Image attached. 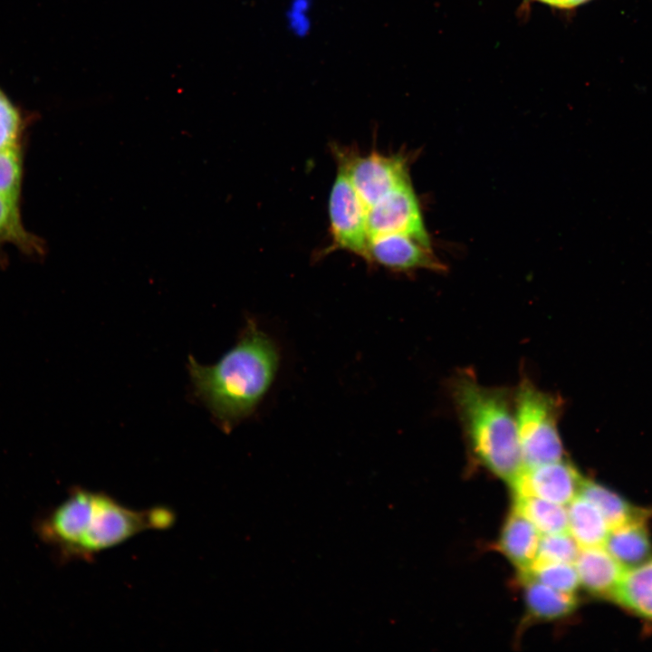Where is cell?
<instances>
[{
    "mask_svg": "<svg viewBox=\"0 0 652 652\" xmlns=\"http://www.w3.org/2000/svg\"><path fill=\"white\" fill-rule=\"evenodd\" d=\"M580 494L600 511L610 529L632 521L645 519L644 511L632 506L616 493L595 482L584 479Z\"/></svg>",
    "mask_w": 652,
    "mask_h": 652,
    "instance_id": "obj_17",
    "label": "cell"
},
{
    "mask_svg": "<svg viewBox=\"0 0 652 652\" xmlns=\"http://www.w3.org/2000/svg\"><path fill=\"white\" fill-rule=\"evenodd\" d=\"M574 566L580 585L592 595L609 599L626 570L604 546L580 548Z\"/></svg>",
    "mask_w": 652,
    "mask_h": 652,
    "instance_id": "obj_10",
    "label": "cell"
},
{
    "mask_svg": "<svg viewBox=\"0 0 652 652\" xmlns=\"http://www.w3.org/2000/svg\"><path fill=\"white\" fill-rule=\"evenodd\" d=\"M604 547L626 570L646 561L652 553L651 541L644 520L611 528Z\"/></svg>",
    "mask_w": 652,
    "mask_h": 652,
    "instance_id": "obj_13",
    "label": "cell"
},
{
    "mask_svg": "<svg viewBox=\"0 0 652 652\" xmlns=\"http://www.w3.org/2000/svg\"><path fill=\"white\" fill-rule=\"evenodd\" d=\"M333 152L338 168L346 175L367 208L410 180L408 158L401 154L371 152L360 155L336 146Z\"/></svg>",
    "mask_w": 652,
    "mask_h": 652,
    "instance_id": "obj_5",
    "label": "cell"
},
{
    "mask_svg": "<svg viewBox=\"0 0 652 652\" xmlns=\"http://www.w3.org/2000/svg\"><path fill=\"white\" fill-rule=\"evenodd\" d=\"M541 534L527 518L513 509L503 526L498 547L519 571L524 570L536 560Z\"/></svg>",
    "mask_w": 652,
    "mask_h": 652,
    "instance_id": "obj_11",
    "label": "cell"
},
{
    "mask_svg": "<svg viewBox=\"0 0 652 652\" xmlns=\"http://www.w3.org/2000/svg\"><path fill=\"white\" fill-rule=\"evenodd\" d=\"M450 391L472 455L510 484L523 468L513 393L506 388L484 386L466 370L453 378Z\"/></svg>",
    "mask_w": 652,
    "mask_h": 652,
    "instance_id": "obj_3",
    "label": "cell"
},
{
    "mask_svg": "<svg viewBox=\"0 0 652 652\" xmlns=\"http://www.w3.org/2000/svg\"><path fill=\"white\" fill-rule=\"evenodd\" d=\"M583 481L574 465L562 459L523 466L510 485L514 495L534 496L565 505L580 494Z\"/></svg>",
    "mask_w": 652,
    "mask_h": 652,
    "instance_id": "obj_8",
    "label": "cell"
},
{
    "mask_svg": "<svg viewBox=\"0 0 652 652\" xmlns=\"http://www.w3.org/2000/svg\"><path fill=\"white\" fill-rule=\"evenodd\" d=\"M590 0H523V7L525 8L531 3H541L560 10H570L578 7Z\"/></svg>",
    "mask_w": 652,
    "mask_h": 652,
    "instance_id": "obj_23",
    "label": "cell"
},
{
    "mask_svg": "<svg viewBox=\"0 0 652 652\" xmlns=\"http://www.w3.org/2000/svg\"><path fill=\"white\" fill-rule=\"evenodd\" d=\"M367 224L369 238L388 234H405L431 245L410 180L394 188L369 207Z\"/></svg>",
    "mask_w": 652,
    "mask_h": 652,
    "instance_id": "obj_7",
    "label": "cell"
},
{
    "mask_svg": "<svg viewBox=\"0 0 652 652\" xmlns=\"http://www.w3.org/2000/svg\"><path fill=\"white\" fill-rule=\"evenodd\" d=\"M176 514L166 506L136 510L102 491L74 489L39 525L43 540L63 560L92 561L147 531L167 530Z\"/></svg>",
    "mask_w": 652,
    "mask_h": 652,
    "instance_id": "obj_1",
    "label": "cell"
},
{
    "mask_svg": "<svg viewBox=\"0 0 652 652\" xmlns=\"http://www.w3.org/2000/svg\"><path fill=\"white\" fill-rule=\"evenodd\" d=\"M23 160L22 146L0 150V195L20 201Z\"/></svg>",
    "mask_w": 652,
    "mask_h": 652,
    "instance_id": "obj_21",
    "label": "cell"
},
{
    "mask_svg": "<svg viewBox=\"0 0 652 652\" xmlns=\"http://www.w3.org/2000/svg\"><path fill=\"white\" fill-rule=\"evenodd\" d=\"M611 599L630 612L652 620V557L625 570Z\"/></svg>",
    "mask_w": 652,
    "mask_h": 652,
    "instance_id": "obj_14",
    "label": "cell"
},
{
    "mask_svg": "<svg viewBox=\"0 0 652 652\" xmlns=\"http://www.w3.org/2000/svg\"><path fill=\"white\" fill-rule=\"evenodd\" d=\"M568 532L580 548L604 546L610 526L600 511L579 494L567 507Z\"/></svg>",
    "mask_w": 652,
    "mask_h": 652,
    "instance_id": "obj_15",
    "label": "cell"
},
{
    "mask_svg": "<svg viewBox=\"0 0 652 652\" xmlns=\"http://www.w3.org/2000/svg\"><path fill=\"white\" fill-rule=\"evenodd\" d=\"M513 399L523 466L562 460L564 448L559 431L562 402L558 395L524 378L513 392Z\"/></svg>",
    "mask_w": 652,
    "mask_h": 652,
    "instance_id": "obj_4",
    "label": "cell"
},
{
    "mask_svg": "<svg viewBox=\"0 0 652 652\" xmlns=\"http://www.w3.org/2000/svg\"><path fill=\"white\" fill-rule=\"evenodd\" d=\"M27 117L0 88V150L21 146Z\"/></svg>",
    "mask_w": 652,
    "mask_h": 652,
    "instance_id": "obj_20",
    "label": "cell"
},
{
    "mask_svg": "<svg viewBox=\"0 0 652 652\" xmlns=\"http://www.w3.org/2000/svg\"><path fill=\"white\" fill-rule=\"evenodd\" d=\"M530 617L550 621L570 615L577 608L575 593H567L546 586L531 578L519 577Z\"/></svg>",
    "mask_w": 652,
    "mask_h": 652,
    "instance_id": "obj_12",
    "label": "cell"
},
{
    "mask_svg": "<svg viewBox=\"0 0 652 652\" xmlns=\"http://www.w3.org/2000/svg\"><path fill=\"white\" fill-rule=\"evenodd\" d=\"M513 510L527 518L542 534L568 532L564 505L534 496L514 495Z\"/></svg>",
    "mask_w": 652,
    "mask_h": 652,
    "instance_id": "obj_18",
    "label": "cell"
},
{
    "mask_svg": "<svg viewBox=\"0 0 652 652\" xmlns=\"http://www.w3.org/2000/svg\"><path fill=\"white\" fill-rule=\"evenodd\" d=\"M580 548L569 532L542 534L536 560L574 563Z\"/></svg>",
    "mask_w": 652,
    "mask_h": 652,
    "instance_id": "obj_22",
    "label": "cell"
},
{
    "mask_svg": "<svg viewBox=\"0 0 652 652\" xmlns=\"http://www.w3.org/2000/svg\"><path fill=\"white\" fill-rule=\"evenodd\" d=\"M520 575L567 593H575L580 585L574 563L535 560L528 569L520 570Z\"/></svg>",
    "mask_w": 652,
    "mask_h": 652,
    "instance_id": "obj_19",
    "label": "cell"
},
{
    "mask_svg": "<svg viewBox=\"0 0 652 652\" xmlns=\"http://www.w3.org/2000/svg\"><path fill=\"white\" fill-rule=\"evenodd\" d=\"M5 244L29 256L41 257L45 254L43 239L23 224L20 201L0 195V247Z\"/></svg>",
    "mask_w": 652,
    "mask_h": 652,
    "instance_id": "obj_16",
    "label": "cell"
},
{
    "mask_svg": "<svg viewBox=\"0 0 652 652\" xmlns=\"http://www.w3.org/2000/svg\"><path fill=\"white\" fill-rule=\"evenodd\" d=\"M280 363L275 341L247 320L239 340L214 365L192 357L188 372L196 395L225 431L250 417L272 386Z\"/></svg>",
    "mask_w": 652,
    "mask_h": 652,
    "instance_id": "obj_2",
    "label": "cell"
},
{
    "mask_svg": "<svg viewBox=\"0 0 652 652\" xmlns=\"http://www.w3.org/2000/svg\"><path fill=\"white\" fill-rule=\"evenodd\" d=\"M368 261L396 272L418 269L444 272L446 265L431 245L405 234H388L369 238Z\"/></svg>",
    "mask_w": 652,
    "mask_h": 652,
    "instance_id": "obj_9",
    "label": "cell"
},
{
    "mask_svg": "<svg viewBox=\"0 0 652 652\" xmlns=\"http://www.w3.org/2000/svg\"><path fill=\"white\" fill-rule=\"evenodd\" d=\"M368 208L341 169L329 197V216L333 248L369 258Z\"/></svg>",
    "mask_w": 652,
    "mask_h": 652,
    "instance_id": "obj_6",
    "label": "cell"
}]
</instances>
